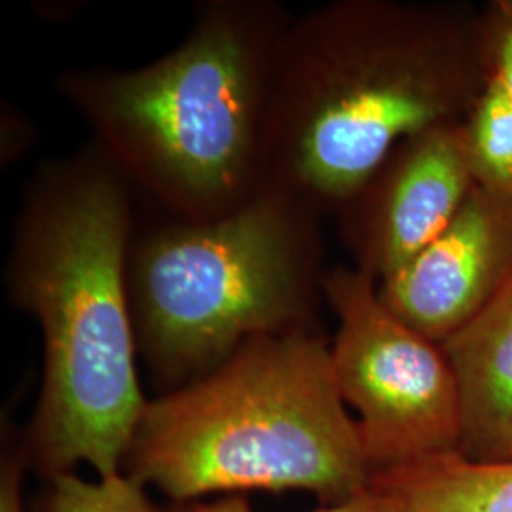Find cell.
Wrapping results in <instances>:
<instances>
[{
  "label": "cell",
  "instance_id": "7a4b0ae2",
  "mask_svg": "<svg viewBox=\"0 0 512 512\" xmlns=\"http://www.w3.org/2000/svg\"><path fill=\"white\" fill-rule=\"evenodd\" d=\"M490 78L486 10L418 0L311 8L283 38L266 184L338 215L403 139L463 124Z\"/></svg>",
  "mask_w": 512,
  "mask_h": 512
},
{
  "label": "cell",
  "instance_id": "e0dca14e",
  "mask_svg": "<svg viewBox=\"0 0 512 512\" xmlns=\"http://www.w3.org/2000/svg\"><path fill=\"white\" fill-rule=\"evenodd\" d=\"M499 461H512V431L511 435H509V439H507V444H505V450H503V456Z\"/></svg>",
  "mask_w": 512,
  "mask_h": 512
},
{
  "label": "cell",
  "instance_id": "9a60e30c",
  "mask_svg": "<svg viewBox=\"0 0 512 512\" xmlns=\"http://www.w3.org/2000/svg\"><path fill=\"white\" fill-rule=\"evenodd\" d=\"M0 128H2L0 160L2 165L10 167L18 164L21 158H25L33 150L37 141V129L12 101H6V99L2 101Z\"/></svg>",
  "mask_w": 512,
  "mask_h": 512
},
{
  "label": "cell",
  "instance_id": "5bb4252c",
  "mask_svg": "<svg viewBox=\"0 0 512 512\" xmlns=\"http://www.w3.org/2000/svg\"><path fill=\"white\" fill-rule=\"evenodd\" d=\"M492 35V76L512 97V0H497L486 8Z\"/></svg>",
  "mask_w": 512,
  "mask_h": 512
},
{
  "label": "cell",
  "instance_id": "5b68a950",
  "mask_svg": "<svg viewBox=\"0 0 512 512\" xmlns=\"http://www.w3.org/2000/svg\"><path fill=\"white\" fill-rule=\"evenodd\" d=\"M323 217L266 184L217 219L135 228L129 308L160 395L211 374L251 340L317 330L329 272Z\"/></svg>",
  "mask_w": 512,
  "mask_h": 512
},
{
  "label": "cell",
  "instance_id": "52a82bcc",
  "mask_svg": "<svg viewBox=\"0 0 512 512\" xmlns=\"http://www.w3.org/2000/svg\"><path fill=\"white\" fill-rule=\"evenodd\" d=\"M475 188L463 124L403 139L340 211L353 268L382 283L425 251Z\"/></svg>",
  "mask_w": 512,
  "mask_h": 512
},
{
  "label": "cell",
  "instance_id": "277c9868",
  "mask_svg": "<svg viewBox=\"0 0 512 512\" xmlns=\"http://www.w3.org/2000/svg\"><path fill=\"white\" fill-rule=\"evenodd\" d=\"M122 471L181 503L302 490L338 505L372 478L319 330L251 340L211 374L148 401Z\"/></svg>",
  "mask_w": 512,
  "mask_h": 512
},
{
  "label": "cell",
  "instance_id": "2e32d148",
  "mask_svg": "<svg viewBox=\"0 0 512 512\" xmlns=\"http://www.w3.org/2000/svg\"><path fill=\"white\" fill-rule=\"evenodd\" d=\"M27 461L21 448L4 452L0 467V512H25L23 509V471Z\"/></svg>",
  "mask_w": 512,
  "mask_h": 512
},
{
  "label": "cell",
  "instance_id": "6da1fadb",
  "mask_svg": "<svg viewBox=\"0 0 512 512\" xmlns=\"http://www.w3.org/2000/svg\"><path fill=\"white\" fill-rule=\"evenodd\" d=\"M133 188L93 143L38 167L4 266L8 300L38 323L42 384L23 439L46 480L122 473L148 401L128 296Z\"/></svg>",
  "mask_w": 512,
  "mask_h": 512
},
{
  "label": "cell",
  "instance_id": "7c38bea8",
  "mask_svg": "<svg viewBox=\"0 0 512 512\" xmlns=\"http://www.w3.org/2000/svg\"><path fill=\"white\" fill-rule=\"evenodd\" d=\"M38 512H162L147 488L131 476L116 473L86 480L76 473L48 480Z\"/></svg>",
  "mask_w": 512,
  "mask_h": 512
},
{
  "label": "cell",
  "instance_id": "ba28073f",
  "mask_svg": "<svg viewBox=\"0 0 512 512\" xmlns=\"http://www.w3.org/2000/svg\"><path fill=\"white\" fill-rule=\"evenodd\" d=\"M511 274L512 198L475 184L439 238L378 283V293L404 323L442 344Z\"/></svg>",
  "mask_w": 512,
  "mask_h": 512
},
{
  "label": "cell",
  "instance_id": "9c48e42d",
  "mask_svg": "<svg viewBox=\"0 0 512 512\" xmlns=\"http://www.w3.org/2000/svg\"><path fill=\"white\" fill-rule=\"evenodd\" d=\"M440 346L461 393L459 452L473 461H499L512 431V274Z\"/></svg>",
  "mask_w": 512,
  "mask_h": 512
},
{
  "label": "cell",
  "instance_id": "3957f363",
  "mask_svg": "<svg viewBox=\"0 0 512 512\" xmlns=\"http://www.w3.org/2000/svg\"><path fill=\"white\" fill-rule=\"evenodd\" d=\"M291 21L275 0H202L171 52L133 69H69L55 90L165 217L217 219L266 186L275 76Z\"/></svg>",
  "mask_w": 512,
  "mask_h": 512
},
{
  "label": "cell",
  "instance_id": "4fadbf2b",
  "mask_svg": "<svg viewBox=\"0 0 512 512\" xmlns=\"http://www.w3.org/2000/svg\"><path fill=\"white\" fill-rule=\"evenodd\" d=\"M175 512H256L245 497L226 495L215 501H190L181 503ZM313 512H397V505L389 495L380 494L372 488L363 494L355 495L338 505H323L319 511Z\"/></svg>",
  "mask_w": 512,
  "mask_h": 512
},
{
  "label": "cell",
  "instance_id": "8992f818",
  "mask_svg": "<svg viewBox=\"0 0 512 512\" xmlns=\"http://www.w3.org/2000/svg\"><path fill=\"white\" fill-rule=\"evenodd\" d=\"M325 302L338 321L332 374L355 408L372 476L461 450L458 378L444 349L382 302L353 266L329 268Z\"/></svg>",
  "mask_w": 512,
  "mask_h": 512
},
{
  "label": "cell",
  "instance_id": "8fae6325",
  "mask_svg": "<svg viewBox=\"0 0 512 512\" xmlns=\"http://www.w3.org/2000/svg\"><path fill=\"white\" fill-rule=\"evenodd\" d=\"M463 129L476 186L512 198V97L494 76Z\"/></svg>",
  "mask_w": 512,
  "mask_h": 512
},
{
  "label": "cell",
  "instance_id": "30bf717a",
  "mask_svg": "<svg viewBox=\"0 0 512 512\" xmlns=\"http://www.w3.org/2000/svg\"><path fill=\"white\" fill-rule=\"evenodd\" d=\"M397 512H512V461H473L461 452L421 459L370 478Z\"/></svg>",
  "mask_w": 512,
  "mask_h": 512
}]
</instances>
